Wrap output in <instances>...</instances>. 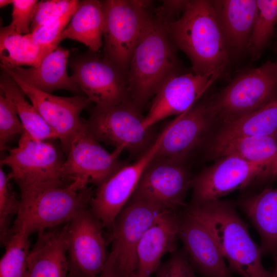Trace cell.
I'll return each instance as SVG.
<instances>
[{"label":"cell","mask_w":277,"mask_h":277,"mask_svg":"<svg viewBox=\"0 0 277 277\" xmlns=\"http://www.w3.org/2000/svg\"><path fill=\"white\" fill-rule=\"evenodd\" d=\"M239 205L260 236L262 254L277 255V187L244 197Z\"/></svg>","instance_id":"24"},{"label":"cell","mask_w":277,"mask_h":277,"mask_svg":"<svg viewBox=\"0 0 277 277\" xmlns=\"http://www.w3.org/2000/svg\"><path fill=\"white\" fill-rule=\"evenodd\" d=\"M277 25V0H256L252 31L247 52L253 61L259 60L270 44Z\"/></svg>","instance_id":"30"},{"label":"cell","mask_w":277,"mask_h":277,"mask_svg":"<svg viewBox=\"0 0 277 277\" xmlns=\"http://www.w3.org/2000/svg\"><path fill=\"white\" fill-rule=\"evenodd\" d=\"M21 206L11 231L30 235L67 224L89 207L94 191L81 180H60L19 187Z\"/></svg>","instance_id":"2"},{"label":"cell","mask_w":277,"mask_h":277,"mask_svg":"<svg viewBox=\"0 0 277 277\" xmlns=\"http://www.w3.org/2000/svg\"><path fill=\"white\" fill-rule=\"evenodd\" d=\"M266 163L249 162L234 156L217 159L193 177L191 204L220 200L238 189L255 182L268 167Z\"/></svg>","instance_id":"15"},{"label":"cell","mask_w":277,"mask_h":277,"mask_svg":"<svg viewBox=\"0 0 277 277\" xmlns=\"http://www.w3.org/2000/svg\"><path fill=\"white\" fill-rule=\"evenodd\" d=\"M179 238L193 269L204 277H232L209 227L185 208L181 213Z\"/></svg>","instance_id":"19"},{"label":"cell","mask_w":277,"mask_h":277,"mask_svg":"<svg viewBox=\"0 0 277 277\" xmlns=\"http://www.w3.org/2000/svg\"><path fill=\"white\" fill-rule=\"evenodd\" d=\"M165 24L174 46L190 60L193 72L220 77L226 73L230 57L211 1H188L179 17Z\"/></svg>","instance_id":"1"},{"label":"cell","mask_w":277,"mask_h":277,"mask_svg":"<svg viewBox=\"0 0 277 277\" xmlns=\"http://www.w3.org/2000/svg\"><path fill=\"white\" fill-rule=\"evenodd\" d=\"M275 266L273 271L272 272V277H277V255L274 256Z\"/></svg>","instance_id":"40"},{"label":"cell","mask_w":277,"mask_h":277,"mask_svg":"<svg viewBox=\"0 0 277 277\" xmlns=\"http://www.w3.org/2000/svg\"><path fill=\"white\" fill-rule=\"evenodd\" d=\"M30 235L24 229L13 231L4 244L0 261V277H27L30 251Z\"/></svg>","instance_id":"31"},{"label":"cell","mask_w":277,"mask_h":277,"mask_svg":"<svg viewBox=\"0 0 277 277\" xmlns=\"http://www.w3.org/2000/svg\"><path fill=\"white\" fill-rule=\"evenodd\" d=\"M175 48L165 23L152 15L133 50L127 73L130 98L140 109L168 77L178 72Z\"/></svg>","instance_id":"4"},{"label":"cell","mask_w":277,"mask_h":277,"mask_svg":"<svg viewBox=\"0 0 277 277\" xmlns=\"http://www.w3.org/2000/svg\"><path fill=\"white\" fill-rule=\"evenodd\" d=\"M192 178L185 162L154 156L144 169L132 197L178 211L187 206L185 199Z\"/></svg>","instance_id":"13"},{"label":"cell","mask_w":277,"mask_h":277,"mask_svg":"<svg viewBox=\"0 0 277 277\" xmlns=\"http://www.w3.org/2000/svg\"><path fill=\"white\" fill-rule=\"evenodd\" d=\"M211 2L230 57L247 51L256 0H215Z\"/></svg>","instance_id":"21"},{"label":"cell","mask_w":277,"mask_h":277,"mask_svg":"<svg viewBox=\"0 0 277 277\" xmlns=\"http://www.w3.org/2000/svg\"><path fill=\"white\" fill-rule=\"evenodd\" d=\"M38 2L36 0H12V22L9 25L1 28L0 34H30L31 24Z\"/></svg>","instance_id":"35"},{"label":"cell","mask_w":277,"mask_h":277,"mask_svg":"<svg viewBox=\"0 0 277 277\" xmlns=\"http://www.w3.org/2000/svg\"><path fill=\"white\" fill-rule=\"evenodd\" d=\"M104 15L103 56L127 75L130 60L152 14L150 1H102Z\"/></svg>","instance_id":"6"},{"label":"cell","mask_w":277,"mask_h":277,"mask_svg":"<svg viewBox=\"0 0 277 277\" xmlns=\"http://www.w3.org/2000/svg\"><path fill=\"white\" fill-rule=\"evenodd\" d=\"M55 48L35 43L29 34H0L1 65L10 69L23 65L36 67Z\"/></svg>","instance_id":"29"},{"label":"cell","mask_w":277,"mask_h":277,"mask_svg":"<svg viewBox=\"0 0 277 277\" xmlns=\"http://www.w3.org/2000/svg\"><path fill=\"white\" fill-rule=\"evenodd\" d=\"M276 62H277V61H276Z\"/></svg>","instance_id":"44"},{"label":"cell","mask_w":277,"mask_h":277,"mask_svg":"<svg viewBox=\"0 0 277 277\" xmlns=\"http://www.w3.org/2000/svg\"><path fill=\"white\" fill-rule=\"evenodd\" d=\"M277 135V99L254 112L221 125L209 142L238 136Z\"/></svg>","instance_id":"27"},{"label":"cell","mask_w":277,"mask_h":277,"mask_svg":"<svg viewBox=\"0 0 277 277\" xmlns=\"http://www.w3.org/2000/svg\"><path fill=\"white\" fill-rule=\"evenodd\" d=\"M192 277H196V276L195 275V273H194V272L193 271V273H192Z\"/></svg>","instance_id":"42"},{"label":"cell","mask_w":277,"mask_h":277,"mask_svg":"<svg viewBox=\"0 0 277 277\" xmlns=\"http://www.w3.org/2000/svg\"><path fill=\"white\" fill-rule=\"evenodd\" d=\"M276 151L277 135L238 136L209 142L207 145V154L211 159L234 156L251 163H266L268 166Z\"/></svg>","instance_id":"26"},{"label":"cell","mask_w":277,"mask_h":277,"mask_svg":"<svg viewBox=\"0 0 277 277\" xmlns=\"http://www.w3.org/2000/svg\"><path fill=\"white\" fill-rule=\"evenodd\" d=\"M7 150L8 154L1 160V166L11 169L9 175L19 187L66 180L62 170L65 160L51 143L35 140L25 130L18 146Z\"/></svg>","instance_id":"11"},{"label":"cell","mask_w":277,"mask_h":277,"mask_svg":"<svg viewBox=\"0 0 277 277\" xmlns=\"http://www.w3.org/2000/svg\"><path fill=\"white\" fill-rule=\"evenodd\" d=\"M66 227L38 233L28 260L27 277H68Z\"/></svg>","instance_id":"22"},{"label":"cell","mask_w":277,"mask_h":277,"mask_svg":"<svg viewBox=\"0 0 277 277\" xmlns=\"http://www.w3.org/2000/svg\"><path fill=\"white\" fill-rule=\"evenodd\" d=\"M65 227L68 277H98L109 256L105 227L89 207L76 214Z\"/></svg>","instance_id":"9"},{"label":"cell","mask_w":277,"mask_h":277,"mask_svg":"<svg viewBox=\"0 0 277 277\" xmlns=\"http://www.w3.org/2000/svg\"><path fill=\"white\" fill-rule=\"evenodd\" d=\"M277 99V62L243 71L207 102L214 123L237 120Z\"/></svg>","instance_id":"5"},{"label":"cell","mask_w":277,"mask_h":277,"mask_svg":"<svg viewBox=\"0 0 277 277\" xmlns=\"http://www.w3.org/2000/svg\"><path fill=\"white\" fill-rule=\"evenodd\" d=\"M185 209L209 227L231 272L241 277H272L263 265L260 246L252 240L233 204L217 200L190 203Z\"/></svg>","instance_id":"3"},{"label":"cell","mask_w":277,"mask_h":277,"mask_svg":"<svg viewBox=\"0 0 277 277\" xmlns=\"http://www.w3.org/2000/svg\"><path fill=\"white\" fill-rule=\"evenodd\" d=\"M69 56V50L58 46L38 67L9 69L24 82L42 91L51 93L64 89L84 95L73 77L67 74Z\"/></svg>","instance_id":"23"},{"label":"cell","mask_w":277,"mask_h":277,"mask_svg":"<svg viewBox=\"0 0 277 277\" xmlns=\"http://www.w3.org/2000/svg\"><path fill=\"white\" fill-rule=\"evenodd\" d=\"M181 213L164 211L143 235L137 249V277H150L161 265L162 257L177 250Z\"/></svg>","instance_id":"20"},{"label":"cell","mask_w":277,"mask_h":277,"mask_svg":"<svg viewBox=\"0 0 277 277\" xmlns=\"http://www.w3.org/2000/svg\"><path fill=\"white\" fill-rule=\"evenodd\" d=\"M277 176V151L269 166L259 178L258 182L273 180Z\"/></svg>","instance_id":"38"},{"label":"cell","mask_w":277,"mask_h":277,"mask_svg":"<svg viewBox=\"0 0 277 277\" xmlns=\"http://www.w3.org/2000/svg\"><path fill=\"white\" fill-rule=\"evenodd\" d=\"M1 76L0 90L13 104L25 130L40 141L58 139L57 135L36 108L26 99L19 86L4 71Z\"/></svg>","instance_id":"28"},{"label":"cell","mask_w":277,"mask_h":277,"mask_svg":"<svg viewBox=\"0 0 277 277\" xmlns=\"http://www.w3.org/2000/svg\"><path fill=\"white\" fill-rule=\"evenodd\" d=\"M12 0H0V7H3L9 4H12Z\"/></svg>","instance_id":"41"},{"label":"cell","mask_w":277,"mask_h":277,"mask_svg":"<svg viewBox=\"0 0 277 277\" xmlns=\"http://www.w3.org/2000/svg\"><path fill=\"white\" fill-rule=\"evenodd\" d=\"M98 277H121L113 260L108 256L106 264Z\"/></svg>","instance_id":"39"},{"label":"cell","mask_w":277,"mask_h":277,"mask_svg":"<svg viewBox=\"0 0 277 277\" xmlns=\"http://www.w3.org/2000/svg\"><path fill=\"white\" fill-rule=\"evenodd\" d=\"M194 270L184 250H176L156 271V277H192Z\"/></svg>","instance_id":"37"},{"label":"cell","mask_w":277,"mask_h":277,"mask_svg":"<svg viewBox=\"0 0 277 277\" xmlns=\"http://www.w3.org/2000/svg\"><path fill=\"white\" fill-rule=\"evenodd\" d=\"M25 128L10 100L0 90V149L7 150V144Z\"/></svg>","instance_id":"34"},{"label":"cell","mask_w":277,"mask_h":277,"mask_svg":"<svg viewBox=\"0 0 277 277\" xmlns=\"http://www.w3.org/2000/svg\"><path fill=\"white\" fill-rule=\"evenodd\" d=\"M133 277H137V276L134 275V276Z\"/></svg>","instance_id":"43"},{"label":"cell","mask_w":277,"mask_h":277,"mask_svg":"<svg viewBox=\"0 0 277 277\" xmlns=\"http://www.w3.org/2000/svg\"><path fill=\"white\" fill-rule=\"evenodd\" d=\"M9 174L0 168V238L2 244L12 233L10 224L11 218L19 212L21 201L13 190Z\"/></svg>","instance_id":"32"},{"label":"cell","mask_w":277,"mask_h":277,"mask_svg":"<svg viewBox=\"0 0 277 277\" xmlns=\"http://www.w3.org/2000/svg\"><path fill=\"white\" fill-rule=\"evenodd\" d=\"M82 93L98 107H108L131 100L127 75L103 54L89 51L68 61Z\"/></svg>","instance_id":"10"},{"label":"cell","mask_w":277,"mask_h":277,"mask_svg":"<svg viewBox=\"0 0 277 277\" xmlns=\"http://www.w3.org/2000/svg\"><path fill=\"white\" fill-rule=\"evenodd\" d=\"M148 201L131 197L117 215L111 229L109 256L121 277H133L137 268V249L144 233L165 210Z\"/></svg>","instance_id":"8"},{"label":"cell","mask_w":277,"mask_h":277,"mask_svg":"<svg viewBox=\"0 0 277 277\" xmlns=\"http://www.w3.org/2000/svg\"><path fill=\"white\" fill-rule=\"evenodd\" d=\"M104 25L102 1H80L60 42L69 38L85 45L89 51L97 52L103 45Z\"/></svg>","instance_id":"25"},{"label":"cell","mask_w":277,"mask_h":277,"mask_svg":"<svg viewBox=\"0 0 277 277\" xmlns=\"http://www.w3.org/2000/svg\"><path fill=\"white\" fill-rule=\"evenodd\" d=\"M141 109L131 100L108 107L94 106L85 123L98 141L134 155L143 153L153 143Z\"/></svg>","instance_id":"7"},{"label":"cell","mask_w":277,"mask_h":277,"mask_svg":"<svg viewBox=\"0 0 277 277\" xmlns=\"http://www.w3.org/2000/svg\"><path fill=\"white\" fill-rule=\"evenodd\" d=\"M1 67L19 86L56 134L62 150L67 155L73 140L85 126L80 115L91 101L83 94L63 97L42 91L24 82L10 69L1 65Z\"/></svg>","instance_id":"12"},{"label":"cell","mask_w":277,"mask_h":277,"mask_svg":"<svg viewBox=\"0 0 277 277\" xmlns=\"http://www.w3.org/2000/svg\"><path fill=\"white\" fill-rule=\"evenodd\" d=\"M122 151L115 149L109 153L85 124L72 142L62 167L63 176L67 180L81 179L97 187L126 164L118 158Z\"/></svg>","instance_id":"16"},{"label":"cell","mask_w":277,"mask_h":277,"mask_svg":"<svg viewBox=\"0 0 277 277\" xmlns=\"http://www.w3.org/2000/svg\"><path fill=\"white\" fill-rule=\"evenodd\" d=\"M163 135V130L135 162L118 169L93 192L89 209L105 228L111 229L116 217L132 196L144 169L155 156Z\"/></svg>","instance_id":"14"},{"label":"cell","mask_w":277,"mask_h":277,"mask_svg":"<svg viewBox=\"0 0 277 277\" xmlns=\"http://www.w3.org/2000/svg\"><path fill=\"white\" fill-rule=\"evenodd\" d=\"M76 10H72L46 23L36 31L29 34L30 37L38 45L56 48L60 43L61 35L67 26Z\"/></svg>","instance_id":"36"},{"label":"cell","mask_w":277,"mask_h":277,"mask_svg":"<svg viewBox=\"0 0 277 277\" xmlns=\"http://www.w3.org/2000/svg\"><path fill=\"white\" fill-rule=\"evenodd\" d=\"M79 2L77 0H48L38 2L31 24V33L36 31L46 23L72 10H76Z\"/></svg>","instance_id":"33"},{"label":"cell","mask_w":277,"mask_h":277,"mask_svg":"<svg viewBox=\"0 0 277 277\" xmlns=\"http://www.w3.org/2000/svg\"><path fill=\"white\" fill-rule=\"evenodd\" d=\"M220 76L194 72H176L168 77L159 88L144 123L148 129L157 123L174 115L183 114L197 103Z\"/></svg>","instance_id":"17"},{"label":"cell","mask_w":277,"mask_h":277,"mask_svg":"<svg viewBox=\"0 0 277 277\" xmlns=\"http://www.w3.org/2000/svg\"><path fill=\"white\" fill-rule=\"evenodd\" d=\"M214 123L207 102H197L164 129L155 157L186 162L194 150L207 142Z\"/></svg>","instance_id":"18"}]
</instances>
